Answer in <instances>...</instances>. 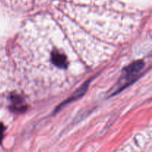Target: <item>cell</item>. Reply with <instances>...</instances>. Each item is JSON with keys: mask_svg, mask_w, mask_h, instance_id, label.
<instances>
[{"mask_svg": "<svg viewBox=\"0 0 152 152\" xmlns=\"http://www.w3.org/2000/svg\"><path fill=\"white\" fill-rule=\"evenodd\" d=\"M5 65H4V60H3L2 56L0 53V102H1V92L4 88V81L5 80L4 75H5ZM4 131V126L2 123L0 121V140L2 137V133Z\"/></svg>", "mask_w": 152, "mask_h": 152, "instance_id": "1", "label": "cell"}]
</instances>
